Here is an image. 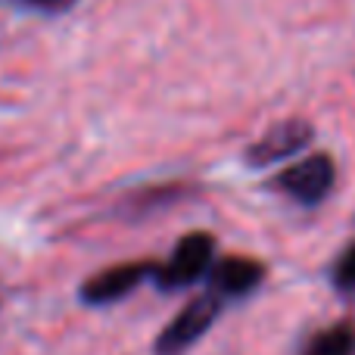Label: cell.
<instances>
[{"mask_svg": "<svg viewBox=\"0 0 355 355\" xmlns=\"http://www.w3.org/2000/svg\"><path fill=\"white\" fill-rule=\"evenodd\" d=\"M212 265H215V237L209 231H190L175 243L172 256L166 262H159L153 284L162 293L193 287L200 277H209Z\"/></svg>", "mask_w": 355, "mask_h": 355, "instance_id": "1", "label": "cell"}, {"mask_svg": "<svg viewBox=\"0 0 355 355\" xmlns=\"http://www.w3.org/2000/svg\"><path fill=\"white\" fill-rule=\"evenodd\" d=\"M221 306L225 302L215 293H202L196 300H190L159 331V337L153 343V355H184L193 343H200L209 334V327L218 321Z\"/></svg>", "mask_w": 355, "mask_h": 355, "instance_id": "2", "label": "cell"}, {"mask_svg": "<svg viewBox=\"0 0 355 355\" xmlns=\"http://www.w3.org/2000/svg\"><path fill=\"white\" fill-rule=\"evenodd\" d=\"M334 184H337V166H334L331 153H312L271 178V187L287 193L300 206L324 202L327 193L334 190Z\"/></svg>", "mask_w": 355, "mask_h": 355, "instance_id": "3", "label": "cell"}, {"mask_svg": "<svg viewBox=\"0 0 355 355\" xmlns=\"http://www.w3.org/2000/svg\"><path fill=\"white\" fill-rule=\"evenodd\" d=\"M159 262H150V259H141V262H122L112 265V268L100 271V275L87 277L78 290V300L85 306H110V302L125 300L128 293H135L144 281H153Z\"/></svg>", "mask_w": 355, "mask_h": 355, "instance_id": "4", "label": "cell"}, {"mask_svg": "<svg viewBox=\"0 0 355 355\" xmlns=\"http://www.w3.org/2000/svg\"><path fill=\"white\" fill-rule=\"evenodd\" d=\"M312 141H315L312 122H306V119H284L275 128L265 131L259 141L250 144L243 159L250 168H268V166L290 159V156L302 153Z\"/></svg>", "mask_w": 355, "mask_h": 355, "instance_id": "5", "label": "cell"}, {"mask_svg": "<svg viewBox=\"0 0 355 355\" xmlns=\"http://www.w3.org/2000/svg\"><path fill=\"white\" fill-rule=\"evenodd\" d=\"M265 275H268L265 262H259L252 256H221V259H215L206 281H209V293H215L225 302V300H243V296H250L252 290L262 287Z\"/></svg>", "mask_w": 355, "mask_h": 355, "instance_id": "6", "label": "cell"}, {"mask_svg": "<svg viewBox=\"0 0 355 355\" xmlns=\"http://www.w3.org/2000/svg\"><path fill=\"white\" fill-rule=\"evenodd\" d=\"M302 355H355V324L352 321H337L324 327L309 340Z\"/></svg>", "mask_w": 355, "mask_h": 355, "instance_id": "7", "label": "cell"}, {"mask_svg": "<svg viewBox=\"0 0 355 355\" xmlns=\"http://www.w3.org/2000/svg\"><path fill=\"white\" fill-rule=\"evenodd\" d=\"M331 284L340 293H352L355 290V240L337 256V262L331 268Z\"/></svg>", "mask_w": 355, "mask_h": 355, "instance_id": "8", "label": "cell"}, {"mask_svg": "<svg viewBox=\"0 0 355 355\" xmlns=\"http://www.w3.org/2000/svg\"><path fill=\"white\" fill-rule=\"evenodd\" d=\"M19 3L31 6V10H44V12H60L66 6H72L75 0H19Z\"/></svg>", "mask_w": 355, "mask_h": 355, "instance_id": "9", "label": "cell"}]
</instances>
